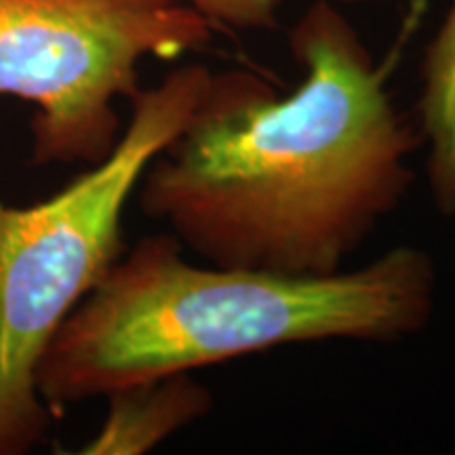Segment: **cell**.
<instances>
[{"instance_id":"1","label":"cell","mask_w":455,"mask_h":455,"mask_svg":"<svg viewBox=\"0 0 455 455\" xmlns=\"http://www.w3.org/2000/svg\"><path fill=\"white\" fill-rule=\"evenodd\" d=\"M289 93L249 70L212 72L138 195L204 264L329 276L411 190L422 135L338 4L316 0L289 34Z\"/></svg>"},{"instance_id":"2","label":"cell","mask_w":455,"mask_h":455,"mask_svg":"<svg viewBox=\"0 0 455 455\" xmlns=\"http://www.w3.org/2000/svg\"><path fill=\"white\" fill-rule=\"evenodd\" d=\"M436 266L401 244L329 276L195 264L173 235L140 238L61 323L36 367L51 413L148 379L315 341L411 338L428 325Z\"/></svg>"},{"instance_id":"3","label":"cell","mask_w":455,"mask_h":455,"mask_svg":"<svg viewBox=\"0 0 455 455\" xmlns=\"http://www.w3.org/2000/svg\"><path fill=\"white\" fill-rule=\"evenodd\" d=\"M212 70L188 64L131 98L104 161L28 207L0 203V455H26L55 415L36 367L70 312L123 255L124 209L141 175L186 127Z\"/></svg>"},{"instance_id":"4","label":"cell","mask_w":455,"mask_h":455,"mask_svg":"<svg viewBox=\"0 0 455 455\" xmlns=\"http://www.w3.org/2000/svg\"><path fill=\"white\" fill-rule=\"evenodd\" d=\"M213 30L178 0H0V95L34 108L32 163L104 161L141 61L201 51Z\"/></svg>"},{"instance_id":"5","label":"cell","mask_w":455,"mask_h":455,"mask_svg":"<svg viewBox=\"0 0 455 455\" xmlns=\"http://www.w3.org/2000/svg\"><path fill=\"white\" fill-rule=\"evenodd\" d=\"M104 424L78 455H141L209 415L213 396L192 373L164 375L124 386L106 396Z\"/></svg>"},{"instance_id":"6","label":"cell","mask_w":455,"mask_h":455,"mask_svg":"<svg viewBox=\"0 0 455 455\" xmlns=\"http://www.w3.org/2000/svg\"><path fill=\"white\" fill-rule=\"evenodd\" d=\"M418 118L432 201L441 215L451 218L455 215V0L426 51Z\"/></svg>"},{"instance_id":"7","label":"cell","mask_w":455,"mask_h":455,"mask_svg":"<svg viewBox=\"0 0 455 455\" xmlns=\"http://www.w3.org/2000/svg\"><path fill=\"white\" fill-rule=\"evenodd\" d=\"M195 9L213 28L261 32L275 30L281 15V0H178Z\"/></svg>"},{"instance_id":"8","label":"cell","mask_w":455,"mask_h":455,"mask_svg":"<svg viewBox=\"0 0 455 455\" xmlns=\"http://www.w3.org/2000/svg\"><path fill=\"white\" fill-rule=\"evenodd\" d=\"M331 4H369V3H378V0H327Z\"/></svg>"}]
</instances>
